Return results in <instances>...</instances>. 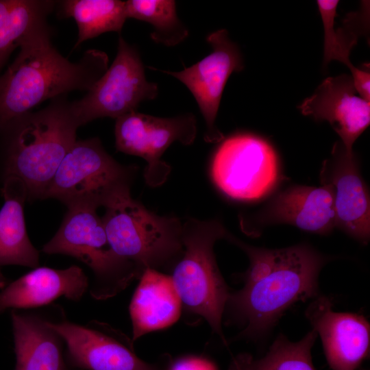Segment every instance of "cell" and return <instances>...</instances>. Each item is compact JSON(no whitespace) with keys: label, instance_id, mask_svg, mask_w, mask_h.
Returning a JSON list of instances; mask_svg holds the SVG:
<instances>
[{"label":"cell","instance_id":"cell-11","mask_svg":"<svg viewBox=\"0 0 370 370\" xmlns=\"http://www.w3.org/2000/svg\"><path fill=\"white\" fill-rule=\"evenodd\" d=\"M62 337L67 362L84 370H160L134 352L132 338L110 325L92 321L79 325L66 319L49 321Z\"/></svg>","mask_w":370,"mask_h":370},{"label":"cell","instance_id":"cell-26","mask_svg":"<svg viewBox=\"0 0 370 370\" xmlns=\"http://www.w3.org/2000/svg\"><path fill=\"white\" fill-rule=\"evenodd\" d=\"M168 370H217V369L212 362L205 358L189 356L175 360Z\"/></svg>","mask_w":370,"mask_h":370},{"label":"cell","instance_id":"cell-24","mask_svg":"<svg viewBox=\"0 0 370 370\" xmlns=\"http://www.w3.org/2000/svg\"><path fill=\"white\" fill-rule=\"evenodd\" d=\"M338 1H317L324 27V64L336 60L345 64L350 71L355 66L349 60L352 49L358 38L369 31V8L347 14L343 26L334 29V17Z\"/></svg>","mask_w":370,"mask_h":370},{"label":"cell","instance_id":"cell-16","mask_svg":"<svg viewBox=\"0 0 370 370\" xmlns=\"http://www.w3.org/2000/svg\"><path fill=\"white\" fill-rule=\"evenodd\" d=\"M356 92L351 75L330 77L298 107L304 115L328 121L348 153L370 123V103Z\"/></svg>","mask_w":370,"mask_h":370},{"label":"cell","instance_id":"cell-28","mask_svg":"<svg viewBox=\"0 0 370 370\" xmlns=\"http://www.w3.org/2000/svg\"><path fill=\"white\" fill-rule=\"evenodd\" d=\"M7 284V279L0 271V289L3 288Z\"/></svg>","mask_w":370,"mask_h":370},{"label":"cell","instance_id":"cell-1","mask_svg":"<svg viewBox=\"0 0 370 370\" xmlns=\"http://www.w3.org/2000/svg\"><path fill=\"white\" fill-rule=\"evenodd\" d=\"M224 238L243 250L249 260L248 269L241 275L243 286L230 292L224 310L227 323L243 328L238 337H262L294 304L320 295L319 275L330 258L311 245L257 247L227 231Z\"/></svg>","mask_w":370,"mask_h":370},{"label":"cell","instance_id":"cell-4","mask_svg":"<svg viewBox=\"0 0 370 370\" xmlns=\"http://www.w3.org/2000/svg\"><path fill=\"white\" fill-rule=\"evenodd\" d=\"M103 207L101 219L111 249L140 275L147 269L171 267L182 256L180 221L150 212L132 198L130 188L114 194Z\"/></svg>","mask_w":370,"mask_h":370},{"label":"cell","instance_id":"cell-20","mask_svg":"<svg viewBox=\"0 0 370 370\" xmlns=\"http://www.w3.org/2000/svg\"><path fill=\"white\" fill-rule=\"evenodd\" d=\"M4 204L0 210V266L20 265L36 268L39 253L26 230L23 204L26 188L15 177L3 180L1 189Z\"/></svg>","mask_w":370,"mask_h":370},{"label":"cell","instance_id":"cell-10","mask_svg":"<svg viewBox=\"0 0 370 370\" xmlns=\"http://www.w3.org/2000/svg\"><path fill=\"white\" fill-rule=\"evenodd\" d=\"M115 147L117 151L143 158L147 162L146 183L162 185L171 166L160 158L174 142L192 144L197 136V120L192 113L162 118L133 111L116 119Z\"/></svg>","mask_w":370,"mask_h":370},{"label":"cell","instance_id":"cell-5","mask_svg":"<svg viewBox=\"0 0 370 370\" xmlns=\"http://www.w3.org/2000/svg\"><path fill=\"white\" fill-rule=\"evenodd\" d=\"M226 232L217 220L186 221L183 254L171 275L186 311L204 319L225 345L222 319L231 291L217 266L214 245Z\"/></svg>","mask_w":370,"mask_h":370},{"label":"cell","instance_id":"cell-13","mask_svg":"<svg viewBox=\"0 0 370 370\" xmlns=\"http://www.w3.org/2000/svg\"><path fill=\"white\" fill-rule=\"evenodd\" d=\"M243 231L258 236L275 224H289L300 230L328 235L336 228L333 193L330 184L319 187L293 186L278 193L256 212L241 217Z\"/></svg>","mask_w":370,"mask_h":370},{"label":"cell","instance_id":"cell-14","mask_svg":"<svg viewBox=\"0 0 370 370\" xmlns=\"http://www.w3.org/2000/svg\"><path fill=\"white\" fill-rule=\"evenodd\" d=\"M358 158L340 142L333 146L320 171L321 184L332 188L336 228L366 245L370 238V196Z\"/></svg>","mask_w":370,"mask_h":370},{"label":"cell","instance_id":"cell-21","mask_svg":"<svg viewBox=\"0 0 370 370\" xmlns=\"http://www.w3.org/2000/svg\"><path fill=\"white\" fill-rule=\"evenodd\" d=\"M59 18H73L78 28L75 47L108 32H121L127 18L125 1L119 0H64L56 3Z\"/></svg>","mask_w":370,"mask_h":370},{"label":"cell","instance_id":"cell-23","mask_svg":"<svg viewBox=\"0 0 370 370\" xmlns=\"http://www.w3.org/2000/svg\"><path fill=\"white\" fill-rule=\"evenodd\" d=\"M317 336L312 329L301 340L293 342L280 334L262 358L239 354L232 357L228 370H315L311 349Z\"/></svg>","mask_w":370,"mask_h":370},{"label":"cell","instance_id":"cell-25","mask_svg":"<svg viewBox=\"0 0 370 370\" xmlns=\"http://www.w3.org/2000/svg\"><path fill=\"white\" fill-rule=\"evenodd\" d=\"M127 18L149 23L153 27L151 38L166 47L184 41L188 30L178 18L176 3L173 0H129L125 1Z\"/></svg>","mask_w":370,"mask_h":370},{"label":"cell","instance_id":"cell-8","mask_svg":"<svg viewBox=\"0 0 370 370\" xmlns=\"http://www.w3.org/2000/svg\"><path fill=\"white\" fill-rule=\"evenodd\" d=\"M211 175L225 195L240 201H256L268 195L280 179L279 158L272 145L250 134L225 139L211 163Z\"/></svg>","mask_w":370,"mask_h":370},{"label":"cell","instance_id":"cell-9","mask_svg":"<svg viewBox=\"0 0 370 370\" xmlns=\"http://www.w3.org/2000/svg\"><path fill=\"white\" fill-rule=\"evenodd\" d=\"M158 94V84L145 77L138 51L119 34L112 64L84 97L73 103L83 125L96 119H117L136 111L141 102L154 99Z\"/></svg>","mask_w":370,"mask_h":370},{"label":"cell","instance_id":"cell-19","mask_svg":"<svg viewBox=\"0 0 370 370\" xmlns=\"http://www.w3.org/2000/svg\"><path fill=\"white\" fill-rule=\"evenodd\" d=\"M14 370H69L64 356V341L39 314L11 312Z\"/></svg>","mask_w":370,"mask_h":370},{"label":"cell","instance_id":"cell-6","mask_svg":"<svg viewBox=\"0 0 370 370\" xmlns=\"http://www.w3.org/2000/svg\"><path fill=\"white\" fill-rule=\"evenodd\" d=\"M60 227L42 247L47 254L73 257L88 266L94 273L89 284L91 296L98 300L116 295L140 274L130 262L111 249L97 206L80 202L67 206Z\"/></svg>","mask_w":370,"mask_h":370},{"label":"cell","instance_id":"cell-18","mask_svg":"<svg viewBox=\"0 0 370 370\" xmlns=\"http://www.w3.org/2000/svg\"><path fill=\"white\" fill-rule=\"evenodd\" d=\"M182 307L171 276L145 269L129 307L133 343L145 334L173 325L179 319Z\"/></svg>","mask_w":370,"mask_h":370},{"label":"cell","instance_id":"cell-2","mask_svg":"<svg viewBox=\"0 0 370 370\" xmlns=\"http://www.w3.org/2000/svg\"><path fill=\"white\" fill-rule=\"evenodd\" d=\"M51 38L47 21L37 25L21 40L19 53L0 75V130L47 99L88 91L108 69L105 52L88 49L72 62Z\"/></svg>","mask_w":370,"mask_h":370},{"label":"cell","instance_id":"cell-15","mask_svg":"<svg viewBox=\"0 0 370 370\" xmlns=\"http://www.w3.org/2000/svg\"><path fill=\"white\" fill-rule=\"evenodd\" d=\"M332 299L319 295L305 314L321 338L332 370H356L369 353L370 327L361 314L333 310Z\"/></svg>","mask_w":370,"mask_h":370},{"label":"cell","instance_id":"cell-27","mask_svg":"<svg viewBox=\"0 0 370 370\" xmlns=\"http://www.w3.org/2000/svg\"><path fill=\"white\" fill-rule=\"evenodd\" d=\"M353 82L359 96L369 102L370 100V73L367 65L365 68H355L352 72Z\"/></svg>","mask_w":370,"mask_h":370},{"label":"cell","instance_id":"cell-3","mask_svg":"<svg viewBox=\"0 0 370 370\" xmlns=\"http://www.w3.org/2000/svg\"><path fill=\"white\" fill-rule=\"evenodd\" d=\"M82 125L66 95L52 99L37 112L10 121L0 130L3 180L18 179L26 188L28 200L43 199Z\"/></svg>","mask_w":370,"mask_h":370},{"label":"cell","instance_id":"cell-17","mask_svg":"<svg viewBox=\"0 0 370 370\" xmlns=\"http://www.w3.org/2000/svg\"><path fill=\"white\" fill-rule=\"evenodd\" d=\"M88 287V278L78 266L38 267L0 290V313L47 306L60 297L79 301Z\"/></svg>","mask_w":370,"mask_h":370},{"label":"cell","instance_id":"cell-12","mask_svg":"<svg viewBox=\"0 0 370 370\" xmlns=\"http://www.w3.org/2000/svg\"><path fill=\"white\" fill-rule=\"evenodd\" d=\"M206 40L212 52L191 66L175 72L156 70L175 77L188 88L206 122L204 140L216 143L224 138L215 123L224 87L232 73L243 69L244 62L225 29L212 32Z\"/></svg>","mask_w":370,"mask_h":370},{"label":"cell","instance_id":"cell-7","mask_svg":"<svg viewBox=\"0 0 370 370\" xmlns=\"http://www.w3.org/2000/svg\"><path fill=\"white\" fill-rule=\"evenodd\" d=\"M134 167L116 162L98 138L76 140L57 169L44 199L67 206L88 202L104 206L116 193L130 188Z\"/></svg>","mask_w":370,"mask_h":370},{"label":"cell","instance_id":"cell-22","mask_svg":"<svg viewBox=\"0 0 370 370\" xmlns=\"http://www.w3.org/2000/svg\"><path fill=\"white\" fill-rule=\"evenodd\" d=\"M50 0H0V71L21 40L56 8Z\"/></svg>","mask_w":370,"mask_h":370}]
</instances>
